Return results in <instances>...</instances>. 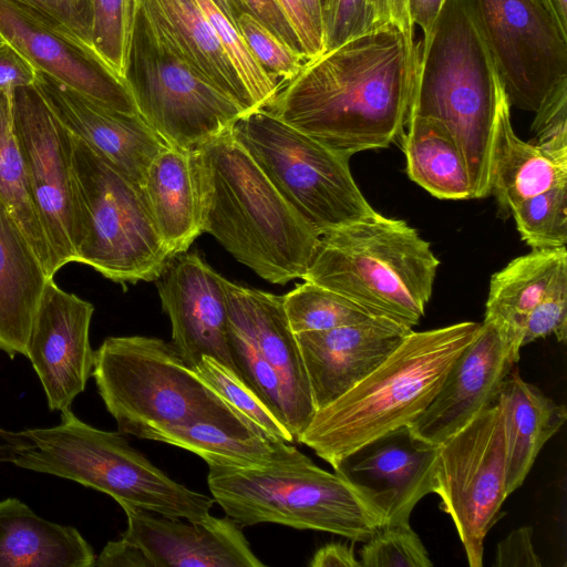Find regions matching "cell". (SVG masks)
Masks as SVG:
<instances>
[{
    "instance_id": "cell-1",
    "label": "cell",
    "mask_w": 567,
    "mask_h": 567,
    "mask_svg": "<svg viewBox=\"0 0 567 567\" xmlns=\"http://www.w3.org/2000/svg\"><path fill=\"white\" fill-rule=\"evenodd\" d=\"M416 61L414 38L385 23L306 60L264 110L349 158L388 147L408 124Z\"/></svg>"
},
{
    "instance_id": "cell-2",
    "label": "cell",
    "mask_w": 567,
    "mask_h": 567,
    "mask_svg": "<svg viewBox=\"0 0 567 567\" xmlns=\"http://www.w3.org/2000/svg\"><path fill=\"white\" fill-rule=\"evenodd\" d=\"M203 233L268 282L307 272L320 235L279 194L231 128L195 151Z\"/></svg>"
},
{
    "instance_id": "cell-3",
    "label": "cell",
    "mask_w": 567,
    "mask_h": 567,
    "mask_svg": "<svg viewBox=\"0 0 567 567\" xmlns=\"http://www.w3.org/2000/svg\"><path fill=\"white\" fill-rule=\"evenodd\" d=\"M417 44L410 115L441 123L468 172L472 198L491 194L489 163L501 82L474 0H445Z\"/></svg>"
},
{
    "instance_id": "cell-4",
    "label": "cell",
    "mask_w": 567,
    "mask_h": 567,
    "mask_svg": "<svg viewBox=\"0 0 567 567\" xmlns=\"http://www.w3.org/2000/svg\"><path fill=\"white\" fill-rule=\"evenodd\" d=\"M481 323L411 330L364 379L316 411L298 442L334 467L358 447L409 425L431 403Z\"/></svg>"
},
{
    "instance_id": "cell-5",
    "label": "cell",
    "mask_w": 567,
    "mask_h": 567,
    "mask_svg": "<svg viewBox=\"0 0 567 567\" xmlns=\"http://www.w3.org/2000/svg\"><path fill=\"white\" fill-rule=\"evenodd\" d=\"M439 264L414 228L374 212L321 235L302 279L412 328L424 316Z\"/></svg>"
},
{
    "instance_id": "cell-6",
    "label": "cell",
    "mask_w": 567,
    "mask_h": 567,
    "mask_svg": "<svg viewBox=\"0 0 567 567\" xmlns=\"http://www.w3.org/2000/svg\"><path fill=\"white\" fill-rule=\"evenodd\" d=\"M92 377L122 434L158 441L198 421L248 419L159 338H106L94 352Z\"/></svg>"
},
{
    "instance_id": "cell-7",
    "label": "cell",
    "mask_w": 567,
    "mask_h": 567,
    "mask_svg": "<svg viewBox=\"0 0 567 567\" xmlns=\"http://www.w3.org/2000/svg\"><path fill=\"white\" fill-rule=\"evenodd\" d=\"M24 431L34 446L16 457V466L103 492L121 507L200 520L215 503L213 497L167 476L133 449L122 433L93 427L70 408L61 411L58 425Z\"/></svg>"
},
{
    "instance_id": "cell-8",
    "label": "cell",
    "mask_w": 567,
    "mask_h": 567,
    "mask_svg": "<svg viewBox=\"0 0 567 567\" xmlns=\"http://www.w3.org/2000/svg\"><path fill=\"white\" fill-rule=\"evenodd\" d=\"M208 467L214 501L243 527L274 523L365 542L385 524L349 481L307 455L268 467Z\"/></svg>"
},
{
    "instance_id": "cell-9",
    "label": "cell",
    "mask_w": 567,
    "mask_h": 567,
    "mask_svg": "<svg viewBox=\"0 0 567 567\" xmlns=\"http://www.w3.org/2000/svg\"><path fill=\"white\" fill-rule=\"evenodd\" d=\"M76 206L74 262L118 284L157 280L173 258L140 184L72 135Z\"/></svg>"
},
{
    "instance_id": "cell-10",
    "label": "cell",
    "mask_w": 567,
    "mask_h": 567,
    "mask_svg": "<svg viewBox=\"0 0 567 567\" xmlns=\"http://www.w3.org/2000/svg\"><path fill=\"white\" fill-rule=\"evenodd\" d=\"M231 134L320 236L375 212L352 177L349 157L266 110L244 114Z\"/></svg>"
},
{
    "instance_id": "cell-11",
    "label": "cell",
    "mask_w": 567,
    "mask_h": 567,
    "mask_svg": "<svg viewBox=\"0 0 567 567\" xmlns=\"http://www.w3.org/2000/svg\"><path fill=\"white\" fill-rule=\"evenodd\" d=\"M225 288L235 372L298 442L317 410L284 298L227 279Z\"/></svg>"
},
{
    "instance_id": "cell-12",
    "label": "cell",
    "mask_w": 567,
    "mask_h": 567,
    "mask_svg": "<svg viewBox=\"0 0 567 567\" xmlns=\"http://www.w3.org/2000/svg\"><path fill=\"white\" fill-rule=\"evenodd\" d=\"M137 112L167 146L197 151L247 112L199 72L157 48L137 20L126 74Z\"/></svg>"
},
{
    "instance_id": "cell-13",
    "label": "cell",
    "mask_w": 567,
    "mask_h": 567,
    "mask_svg": "<svg viewBox=\"0 0 567 567\" xmlns=\"http://www.w3.org/2000/svg\"><path fill=\"white\" fill-rule=\"evenodd\" d=\"M433 493L456 527L468 565L482 567L485 537L508 496L506 437L497 400L439 445Z\"/></svg>"
},
{
    "instance_id": "cell-14",
    "label": "cell",
    "mask_w": 567,
    "mask_h": 567,
    "mask_svg": "<svg viewBox=\"0 0 567 567\" xmlns=\"http://www.w3.org/2000/svg\"><path fill=\"white\" fill-rule=\"evenodd\" d=\"M474 3L511 107L535 113L567 79V34L543 0Z\"/></svg>"
},
{
    "instance_id": "cell-15",
    "label": "cell",
    "mask_w": 567,
    "mask_h": 567,
    "mask_svg": "<svg viewBox=\"0 0 567 567\" xmlns=\"http://www.w3.org/2000/svg\"><path fill=\"white\" fill-rule=\"evenodd\" d=\"M12 118L55 274L75 259L72 134L59 122L34 85L12 91Z\"/></svg>"
},
{
    "instance_id": "cell-16",
    "label": "cell",
    "mask_w": 567,
    "mask_h": 567,
    "mask_svg": "<svg viewBox=\"0 0 567 567\" xmlns=\"http://www.w3.org/2000/svg\"><path fill=\"white\" fill-rule=\"evenodd\" d=\"M91 302L61 289L49 278L41 295L25 357L39 377L51 411L70 408L84 391L94 367Z\"/></svg>"
},
{
    "instance_id": "cell-17",
    "label": "cell",
    "mask_w": 567,
    "mask_h": 567,
    "mask_svg": "<svg viewBox=\"0 0 567 567\" xmlns=\"http://www.w3.org/2000/svg\"><path fill=\"white\" fill-rule=\"evenodd\" d=\"M0 33L35 71L107 107L138 114L124 82L64 29L29 7L0 0Z\"/></svg>"
},
{
    "instance_id": "cell-18",
    "label": "cell",
    "mask_w": 567,
    "mask_h": 567,
    "mask_svg": "<svg viewBox=\"0 0 567 567\" xmlns=\"http://www.w3.org/2000/svg\"><path fill=\"white\" fill-rule=\"evenodd\" d=\"M519 353L498 326L484 320L434 399L409 424L411 432L426 443L441 445L497 400Z\"/></svg>"
},
{
    "instance_id": "cell-19",
    "label": "cell",
    "mask_w": 567,
    "mask_h": 567,
    "mask_svg": "<svg viewBox=\"0 0 567 567\" xmlns=\"http://www.w3.org/2000/svg\"><path fill=\"white\" fill-rule=\"evenodd\" d=\"M225 279L199 255L185 251L174 256L156 280L171 321L172 344L193 369L208 355L235 372L228 348Z\"/></svg>"
},
{
    "instance_id": "cell-20",
    "label": "cell",
    "mask_w": 567,
    "mask_h": 567,
    "mask_svg": "<svg viewBox=\"0 0 567 567\" xmlns=\"http://www.w3.org/2000/svg\"><path fill=\"white\" fill-rule=\"evenodd\" d=\"M437 449L405 425L358 447L333 468L383 516L385 524L405 523L420 499L433 493Z\"/></svg>"
},
{
    "instance_id": "cell-21",
    "label": "cell",
    "mask_w": 567,
    "mask_h": 567,
    "mask_svg": "<svg viewBox=\"0 0 567 567\" xmlns=\"http://www.w3.org/2000/svg\"><path fill=\"white\" fill-rule=\"evenodd\" d=\"M127 528L121 537L136 544L153 567H261L236 520L210 514L184 522L123 506Z\"/></svg>"
},
{
    "instance_id": "cell-22",
    "label": "cell",
    "mask_w": 567,
    "mask_h": 567,
    "mask_svg": "<svg viewBox=\"0 0 567 567\" xmlns=\"http://www.w3.org/2000/svg\"><path fill=\"white\" fill-rule=\"evenodd\" d=\"M33 85L73 136L142 185L150 164L167 145L141 115L107 107L40 71Z\"/></svg>"
},
{
    "instance_id": "cell-23",
    "label": "cell",
    "mask_w": 567,
    "mask_h": 567,
    "mask_svg": "<svg viewBox=\"0 0 567 567\" xmlns=\"http://www.w3.org/2000/svg\"><path fill=\"white\" fill-rule=\"evenodd\" d=\"M412 328L383 317L323 331L295 333L316 410L374 370Z\"/></svg>"
},
{
    "instance_id": "cell-24",
    "label": "cell",
    "mask_w": 567,
    "mask_h": 567,
    "mask_svg": "<svg viewBox=\"0 0 567 567\" xmlns=\"http://www.w3.org/2000/svg\"><path fill=\"white\" fill-rule=\"evenodd\" d=\"M138 22L157 48L199 72L247 113L252 111L214 28L196 0H142Z\"/></svg>"
},
{
    "instance_id": "cell-25",
    "label": "cell",
    "mask_w": 567,
    "mask_h": 567,
    "mask_svg": "<svg viewBox=\"0 0 567 567\" xmlns=\"http://www.w3.org/2000/svg\"><path fill=\"white\" fill-rule=\"evenodd\" d=\"M51 278L0 200V350L25 357L33 318Z\"/></svg>"
},
{
    "instance_id": "cell-26",
    "label": "cell",
    "mask_w": 567,
    "mask_h": 567,
    "mask_svg": "<svg viewBox=\"0 0 567 567\" xmlns=\"http://www.w3.org/2000/svg\"><path fill=\"white\" fill-rule=\"evenodd\" d=\"M155 228L172 257L203 234L195 151L165 146L141 185Z\"/></svg>"
},
{
    "instance_id": "cell-27",
    "label": "cell",
    "mask_w": 567,
    "mask_h": 567,
    "mask_svg": "<svg viewBox=\"0 0 567 567\" xmlns=\"http://www.w3.org/2000/svg\"><path fill=\"white\" fill-rule=\"evenodd\" d=\"M564 184H567V163L515 134L511 105L501 86L489 163V189L501 213L506 217L519 202Z\"/></svg>"
},
{
    "instance_id": "cell-28",
    "label": "cell",
    "mask_w": 567,
    "mask_h": 567,
    "mask_svg": "<svg viewBox=\"0 0 567 567\" xmlns=\"http://www.w3.org/2000/svg\"><path fill=\"white\" fill-rule=\"evenodd\" d=\"M95 560L75 527L42 518L16 497L0 501V567H92Z\"/></svg>"
},
{
    "instance_id": "cell-29",
    "label": "cell",
    "mask_w": 567,
    "mask_h": 567,
    "mask_svg": "<svg viewBox=\"0 0 567 567\" xmlns=\"http://www.w3.org/2000/svg\"><path fill=\"white\" fill-rule=\"evenodd\" d=\"M497 401L504 419L509 496L524 483L545 443L566 422L567 410L524 381L517 371L509 372Z\"/></svg>"
},
{
    "instance_id": "cell-30",
    "label": "cell",
    "mask_w": 567,
    "mask_h": 567,
    "mask_svg": "<svg viewBox=\"0 0 567 567\" xmlns=\"http://www.w3.org/2000/svg\"><path fill=\"white\" fill-rule=\"evenodd\" d=\"M158 442L187 450L208 465L233 468L275 466L305 456L295 446L270 437L248 419L198 421L168 431Z\"/></svg>"
},
{
    "instance_id": "cell-31",
    "label": "cell",
    "mask_w": 567,
    "mask_h": 567,
    "mask_svg": "<svg viewBox=\"0 0 567 567\" xmlns=\"http://www.w3.org/2000/svg\"><path fill=\"white\" fill-rule=\"evenodd\" d=\"M564 265H567L566 246L533 249L493 275L484 320L498 326L517 350L523 348L528 315L543 300Z\"/></svg>"
},
{
    "instance_id": "cell-32",
    "label": "cell",
    "mask_w": 567,
    "mask_h": 567,
    "mask_svg": "<svg viewBox=\"0 0 567 567\" xmlns=\"http://www.w3.org/2000/svg\"><path fill=\"white\" fill-rule=\"evenodd\" d=\"M403 150L406 173L440 199H470L472 185L465 161L446 128L435 120L410 115Z\"/></svg>"
},
{
    "instance_id": "cell-33",
    "label": "cell",
    "mask_w": 567,
    "mask_h": 567,
    "mask_svg": "<svg viewBox=\"0 0 567 567\" xmlns=\"http://www.w3.org/2000/svg\"><path fill=\"white\" fill-rule=\"evenodd\" d=\"M0 200L19 224L28 241L54 277L51 250L31 194L12 118V92L0 89Z\"/></svg>"
},
{
    "instance_id": "cell-34",
    "label": "cell",
    "mask_w": 567,
    "mask_h": 567,
    "mask_svg": "<svg viewBox=\"0 0 567 567\" xmlns=\"http://www.w3.org/2000/svg\"><path fill=\"white\" fill-rule=\"evenodd\" d=\"M141 2L90 0L91 50L125 84Z\"/></svg>"
},
{
    "instance_id": "cell-35",
    "label": "cell",
    "mask_w": 567,
    "mask_h": 567,
    "mask_svg": "<svg viewBox=\"0 0 567 567\" xmlns=\"http://www.w3.org/2000/svg\"><path fill=\"white\" fill-rule=\"evenodd\" d=\"M282 298L293 333L329 330L374 317L340 293L306 280Z\"/></svg>"
},
{
    "instance_id": "cell-36",
    "label": "cell",
    "mask_w": 567,
    "mask_h": 567,
    "mask_svg": "<svg viewBox=\"0 0 567 567\" xmlns=\"http://www.w3.org/2000/svg\"><path fill=\"white\" fill-rule=\"evenodd\" d=\"M210 22L220 47L244 86L252 111L266 107L278 91V83L254 56L236 23L212 0H196Z\"/></svg>"
},
{
    "instance_id": "cell-37",
    "label": "cell",
    "mask_w": 567,
    "mask_h": 567,
    "mask_svg": "<svg viewBox=\"0 0 567 567\" xmlns=\"http://www.w3.org/2000/svg\"><path fill=\"white\" fill-rule=\"evenodd\" d=\"M522 239L533 249L567 244V184L526 198L512 209Z\"/></svg>"
},
{
    "instance_id": "cell-38",
    "label": "cell",
    "mask_w": 567,
    "mask_h": 567,
    "mask_svg": "<svg viewBox=\"0 0 567 567\" xmlns=\"http://www.w3.org/2000/svg\"><path fill=\"white\" fill-rule=\"evenodd\" d=\"M196 373L230 405L270 437L286 443L293 437L264 401L228 367L204 355L194 368Z\"/></svg>"
},
{
    "instance_id": "cell-39",
    "label": "cell",
    "mask_w": 567,
    "mask_h": 567,
    "mask_svg": "<svg viewBox=\"0 0 567 567\" xmlns=\"http://www.w3.org/2000/svg\"><path fill=\"white\" fill-rule=\"evenodd\" d=\"M361 567H431L429 553L409 522L385 524L364 542Z\"/></svg>"
},
{
    "instance_id": "cell-40",
    "label": "cell",
    "mask_w": 567,
    "mask_h": 567,
    "mask_svg": "<svg viewBox=\"0 0 567 567\" xmlns=\"http://www.w3.org/2000/svg\"><path fill=\"white\" fill-rule=\"evenodd\" d=\"M236 27L254 56L278 85L290 81L307 60L300 51L288 45L261 21L246 11L237 16Z\"/></svg>"
},
{
    "instance_id": "cell-41",
    "label": "cell",
    "mask_w": 567,
    "mask_h": 567,
    "mask_svg": "<svg viewBox=\"0 0 567 567\" xmlns=\"http://www.w3.org/2000/svg\"><path fill=\"white\" fill-rule=\"evenodd\" d=\"M323 51L380 27L372 0H321Z\"/></svg>"
},
{
    "instance_id": "cell-42",
    "label": "cell",
    "mask_w": 567,
    "mask_h": 567,
    "mask_svg": "<svg viewBox=\"0 0 567 567\" xmlns=\"http://www.w3.org/2000/svg\"><path fill=\"white\" fill-rule=\"evenodd\" d=\"M548 336L560 342L567 338V265L557 271L545 297L528 315L523 347Z\"/></svg>"
},
{
    "instance_id": "cell-43",
    "label": "cell",
    "mask_w": 567,
    "mask_h": 567,
    "mask_svg": "<svg viewBox=\"0 0 567 567\" xmlns=\"http://www.w3.org/2000/svg\"><path fill=\"white\" fill-rule=\"evenodd\" d=\"M532 131L537 146L553 158L567 163V79L547 95L535 112Z\"/></svg>"
},
{
    "instance_id": "cell-44",
    "label": "cell",
    "mask_w": 567,
    "mask_h": 567,
    "mask_svg": "<svg viewBox=\"0 0 567 567\" xmlns=\"http://www.w3.org/2000/svg\"><path fill=\"white\" fill-rule=\"evenodd\" d=\"M54 22L91 50L90 0H14ZM95 55V54H94Z\"/></svg>"
},
{
    "instance_id": "cell-45",
    "label": "cell",
    "mask_w": 567,
    "mask_h": 567,
    "mask_svg": "<svg viewBox=\"0 0 567 567\" xmlns=\"http://www.w3.org/2000/svg\"><path fill=\"white\" fill-rule=\"evenodd\" d=\"M497 567H539L542 561L533 545V528L522 526L511 532L496 547Z\"/></svg>"
},
{
    "instance_id": "cell-46",
    "label": "cell",
    "mask_w": 567,
    "mask_h": 567,
    "mask_svg": "<svg viewBox=\"0 0 567 567\" xmlns=\"http://www.w3.org/2000/svg\"><path fill=\"white\" fill-rule=\"evenodd\" d=\"M292 29L302 54L312 59L323 52V38L318 32L300 0H274Z\"/></svg>"
},
{
    "instance_id": "cell-47",
    "label": "cell",
    "mask_w": 567,
    "mask_h": 567,
    "mask_svg": "<svg viewBox=\"0 0 567 567\" xmlns=\"http://www.w3.org/2000/svg\"><path fill=\"white\" fill-rule=\"evenodd\" d=\"M37 71L8 41L0 44V89L12 92L17 87L33 85Z\"/></svg>"
},
{
    "instance_id": "cell-48",
    "label": "cell",
    "mask_w": 567,
    "mask_h": 567,
    "mask_svg": "<svg viewBox=\"0 0 567 567\" xmlns=\"http://www.w3.org/2000/svg\"><path fill=\"white\" fill-rule=\"evenodd\" d=\"M235 2L240 11H246L252 14L284 42L301 52L299 42L292 29L274 0H235Z\"/></svg>"
},
{
    "instance_id": "cell-49",
    "label": "cell",
    "mask_w": 567,
    "mask_h": 567,
    "mask_svg": "<svg viewBox=\"0 0 567 567\" xmlns=\"http://www.w3.org/2000/svg\"><path fill=\"white\" fill-rule=\"evenodd\" d=\"M94 566L153 567L141 547L123 537L109 542L97 556Z\"/></svg>"
},
{
    "instance_id": "cell-50",
    "label": "cell",
    "mask_w": 567,
    "mask_h": 567,
    "mask_svg": "<svg viewBox=\"0 0 567 567\" xmlns=\"http://www.w3.org/2000/svg\"><path fill=\"white\" fill-rule=\"evenodd\" d=\"M311 567H361L354 555L353 547L346 543H329L320 547L313 555Z\"/></svg>"
},
{
    "instance_id": "cell-51",
    "label": "cell",
    "mask_w": 567,
    "mask_h": 567,
    "mask_svg": "<svg viewBox=\"0 0 567 567\" xmlns=\"http://www.w3.org/2000/svg\"><path fill=\"white\" fill-rule=\"evenodd\" d=\"M379 23H392L413 38L414 25L408 12V0H372Z\"/></svg>"
},
{
    "instance_id": "cell-52",
    "label": "cell",
    "mask_w": 567,
    "mask_h": 567,
    "mask_svg": "<svg viewBox=\"0 0 567 567\" xmlns=\"http://www.w3.org/2000/svg\"><path fill=\"white\" fill-rule=\"evenodd\" d=\"M445 0H408V12L413 25L426 34L436 20Z\"/></svg>"
},
{
    "instance_id": "cell-53",
    "label": "cell",
    "mask_w": 567,
    "mask_h": 567,
    "mask_svg": "<svg viewBox=\"0 0 567 567\" xmlns=\"http://www.w3.org/2000/svg\"><path fill=\"white\" fill-rule=\"evenodd\" d=\"M33 446L25 431L13 432L0 426V463H13L21 452Z\"/></svg>"
},
{
    "instance_id": "cell-54",
    "label": "cell",
    "mask_w": 567,
    "mask_h": 567,
    "mask_svg": "<svg viewBox=\"0 0 567 567\" xmlns=\"http://www.w3.org/2000/svg\"><path fill=\"white\" fill-rule=\"evenodd\" d=\"M561 31L567 34V0H543Z\"/></svg>"
},
{
    "instance_id": "cell-55",
    "label": "cell",
    "mask_w": 567,
    "mask_h": 567,
    "mask_svg": "<svg viewBox=\"0 0 567 567\" xmlns=\"http://www.w3.org/2000/svg\"><path fill=\"white\" fill-rule=\"evenodd\" d=\"M301 6L309 16L313 25L323 38L322 32V2L321 0H300ZM324 47V45H323Z\"/></svg>"
},
{
    "instance_id": "cell-56",
    "label": "cell",
    "mask_w": 567,
    "mask_h": 567,
    "mask_svg": "<svg viewBox=\"0 0 567 567\" xmlns=\"http://www.w3.org/2000/svg\"><path fill=\"white\" fill-rule=\"evenodd\" d=\"M219 10L236 23L237 16L241 12L235 0H212Z\"/></svg>"
},
{
    "instance_id": "cell-57",
    "label": "cell",
    "mask_w": 567,
    "mask_h": 567,
    "mask_svg": "<svg viewBox=\"0 0 567 567\" xmlns=\"http://www.w3.org/2000/svg\"><path fill=\"white\" fill-rule=\"evenodd\" d=\"M3 42H6L4 38L1 35L0 33V44H2Z\"/></svg>"
}]
</instances>
